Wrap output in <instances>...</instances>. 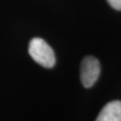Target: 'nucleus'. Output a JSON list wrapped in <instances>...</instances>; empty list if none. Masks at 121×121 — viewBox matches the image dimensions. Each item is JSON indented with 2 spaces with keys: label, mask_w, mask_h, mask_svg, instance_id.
Instances as JSON below:
<instances>
[{
  "label": "nucleus",
  "mask_w": 121,
  "mask_h": 121,
  "mask_svg": "<svg viewBox=\"0 0 121 121\" xmlns=\"http://www.w3.org/2000/svg\"><path fill=\"white\" fill-rule=\"evenodd\" d=\"M29 54L35 62L43 67L51 68L56 64V56L53 49L40 38H33L30 41Z\"/></svg>",
  "instance_id": "f257e3e1"
},
{
  "label": "nucleus",
  "mask_w": 121,
  "mask_h": 121,
  "mask_svg": "<svg viewBox=\"0 0 121 121\" xmlns=\"http://www.w3.org/2000/svg\"><path fill=\"white\" fill-rule=\"evenodd\" d=\"M95 121H121V101L113 100L106 104Z\"/></svg>",
  "instance_id": "7ed1b4c3"
},
{
  "label": "nucleus",
  "mask_w": 121,
  "mask_h": 121,
  "mask_svg": "<svg viewBox=\"0 0 121 121\" xmlns=\"http://www.w3.org/2000/svg\"><path fill=\"white\" fill-rule=\"evenodd\" d=\"M112 8L121 11V0H107Z\"/></svg>",
  "instance_id": "20e7f679"
},
{
  "label": "nucleus",
  "mask_w": 121,
  "mask_h": 121,
  "mask_svg": "<svg viewBox=\"0 0 121 121\" xmlns=\"http://www.w3.org/2000/svg\"><path fill=\"white\" fill-rule=\"evenodd\" d=\"M100 73V65L99 60L92 56H85L81 64L80 77L82 85L91 88L97 82Z\"/></svg>",
  "instance_id": "f03ea898"
}]
</instances>
